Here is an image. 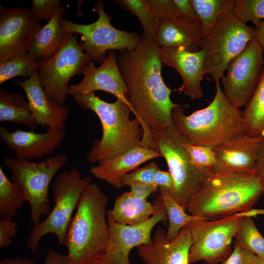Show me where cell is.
I'll list each match as a JSON object with an SVG mask.
<instances>
[{
    "label": "cell",
    "instance_id": "d6986e66",
    "mask_svg": "<svg viewBox=\"0 0 264 264\" xmlns=\"http://www.w3.org/2000/svg\"><path fill=\"white\" fill-rule=\"evenodd\" d=\"M64 137V132L48 128L45 132L37 133L33 130L9 131L5 126H0V141L14 152L16 158L21 159L42 158L52 153Z\"/></svg>",
    "mask_w": 264,
    "mask_h": 264
},
{
    "label": "cell",
    "instance_id": "d590c367",
    "mask_svg": "<svg viewBox=\"0 0 264 264\" xmlns=\"http://www.w3.org/2000/svg\"><path fill=\"white\" fill-rule=\"evenodd\" d=\"M158 170V165L154 162H151L125 175L122 179V185L130 186L134 183L154 184V178Z\"/></svg>",
    "mask_w": 264,
    "mask_h": 264
},
{
    "label": "cell",
    "instance_id": "7bdbcfd3",
    "mask_svg": "<svg viewBox=\"0 0 264 264\" xmlns=\"http://www.w3.org/2000/svg\"><path fill=\"white\" fill-rule=\"evenodd\" d=\"M154 183L158 187H162L172 193L174 190V182L169 172L158 170L154 178Z\"/></svg>",
    "mask_w": 264,
    "mask_h": 264
},
{
    "label": "cell",
    "instance_id": "6da1fadb",
    "mask_svg": "<svg viewBox=\"0 0 264 264\" xmlns=\"http://www.w3.org/2000/svg\"><path fill=\"white\" fill-rule=\"evenodd\" d=\"M117 60L132 112L143 131L142 146L153 149L151 131L174 129L171 112L179 105L171 100L172 90L162 77L158 47L152 37L143 34L134 49L119 51Z\"/></svg>",
    "mask_w": 264,
    "mask_h": 264
},
{
    "label": "cell",
    "instance_id": "52a82bcc",
    "mask_svg": "<svg viewBox=\"0 0 264 264\" xmlns=\"http://www.w3.org/2000/svg\"><path fill=\"white\" fill-rule=\"evenodd\" d=\"M256 28L239 20L232 9L219 17L212 29L203 35L200 48L206 51L203 68L215 81L220 80L230 62L256 36Z\"/></svg>",
    "mask_w": 264,
    "mask_h": 264
},
{
    "label": "cell",
    "instance_id": "4dcf8cb0",
    "mask_svg": "<svg viewBox=\"0 0 264 264\" xmlns=\"http://www.w3.org/2000/svg\"><path fill=\"white\" fill-rule=\"evenodd\" d=\"M39 68V61L28 52L19 54L0 63V84L16 76L30 78L38 73Z\"/></svg>",
    "mask_w": 264,
    "mask_h": 264
},
{
    "label": "cell",
    "instance_id": "83f0119b",
    "mask_svg": "<svg viewBox=\"0 0 264 264\" xmlns=\"http://www.w3.org/2000/svg\"><path fill=\"white\" fill-rule=\"evenodd\" d=\"M158 191L168 216L169 224L166 233L168 241H171L175 239L183 227L194 222L204 220L187 214L185 211V209L177 203L168 190L158 187Z\"/></svg>",
    "mask_w": 264,
    "mask_h": 264
},
{
    "label": "cell",
    "instance_id": "836d02e7",
    "mask_svg": "<svg viewBox=\"0 0 264 264\" xmlns=\"http://www.w3.org/2000/svg\"><path fill=\"white\" fill-rule=\"evenodd\" d=\"M232 11L242 22H251L256 28L264 20V0H234Z\"/></svg>",
    "mask_w": 264,
    "mask_h": 264
},
{
    "label": "cell",
    "instance_id": "277c9868",
    "mask_svg": "<svg viewBox=\"0 0 264 264\" xmlns=\"http://www.w3.org/2000/svg\"><path fill=\"white\" fill-rule=\"evenodd\" d=\"M215 83V95L205 108L188 115L184 114V105L173 109L172 121L182 141L214 148L243 133L242 111L226 98L220 80Z\"/></svg>",
    "mask_w": 264,
    "mask_h": 264
},
{
    "label": "cell",
    "instance_id": "d4e9b609",
    "mask_svg": "<svg viewBox=\"0 0 264 264\" xmlns=\"http://www.w3.org/2000/svg\"><path fill=\"white\" fill-rule=\"evenodd\" d=\"M155 210L154 205L147 199H141L126 192L118 196L112 209L107 211V217L122 224L133 225L149 220Z\"/></svg>",
    "mask_w": 264,
    "mask_h": 264
},
{
    "label": "cell",
    "instance_id": "ffe728a7",
    "mask_svg": "<svg viewBox=\"0 0 264 264\" xmlns=\"http://www.w3.org/2000/svg\"><path fill=\"white\" fill-rule=\"evenodd\" d=\"M166 231L158 226L153 242L136 247L138 255L145 264H190L189 253L192 238L188 225L180 230L178 236L169 241Z\"/></svg>",
    "mask_w": 264,
    "mask_h": 264
},
{
    "label": "cell",
    "instance_id": "7dc6e473",
    "mask_svg": "<svg viewBox=\"0 0 264 264\" xmlns=\"http://www.w3.org/2000/svg\"><path fill=\"white\" fill-rule=\"evenodd\" d=\"M256 33L255 39L264 48V20L262 21L256 28Z\"/></svg>",
    "mask_w": 264,
    "mask_h": 264
},
{
    "label": "cell",
    "instance_id": "e575fe53",
    "mask_svg": "<svg viewBox=\"0 0 264 264\" xmlns=\"http://www.w3.org/2000/svg\"><path fill=\"white\" fill-rule=\"evenodd\" d=\"M116 2L135 14L142 24L143 34L152 37L154 40L156 22L146 0H122Z\"/></svg>",
    "mask_w": 264,
    "mask_h": 264
},
{
    "label": "cell",
    "instance_id": "5bb4252c",
    "mask_svg": "<svg viewBox=\"0 0 264 264\" xmlns=\"http://www.w3.org/2000/svg\"><path fill=\"white\" fill-rule=\"evenodd\" d=\"M264 48L254 39L229 63L221 78L223 93L240 109L247 104L260 80L264 67Z\"/></svg>",
    "mask_w": 264,
    "mask_h": 264
},
{
    "label": "cell",
    "instance_id": "44dd1931",
    "mask_svg": "<svg viewBox=\"0 0 264 264\" xmlns=\"http://www.w3.org/2000/svg\"><path fill=\"white\" fill-rule=\"evenodd\" d=\"M15 82L25 92L29 109L37 125L46 126L65 133L68 109L64 105H58L47 98L40 85L37 73L23 81L15 80Z\"/></svg>",
    "mask_w": 264,
    "mask_h": 264
},
{
    "label": "cell",
    "instance_id": "bcb514c9",
    "mask_svg": "<svg viewBox=\"0 0 264 264\" xmlns=\"http://www.w3.org/2000/svg\"><path fill=\"white\" fill-rule=\"evenodd\" d=\"M0 264H35V263L30 259L16 257L3 259L0 261Z\"/></svg>",
    "mask_w": 264,
    "mask_h": 264
},
{
    "label": "cell",
    "instance_id": "ab89813d",
    "mask_svg": "<svg viewBox=\"0 0 264 264\" xmlns=\"http://www.w3.org/2000/svg\"><path fill=\"white\" fill-rule=\"evenodd\" d=\"M17 233V224L11 219L0 220V249L10 245Z\"/></svg>",
    "mask_w": 264,
    "mask_h": 264
},
{
    "label": "cell",
    "instance_id": "ee69618b",
    "mask_svg": "<svg viewBox=\"0 0 264 264\" xmlns=\"http://www.w3.org/2000/svg\"><path fill=\"white\" fill-rule=\"evenodd\" d=\"M44 264H70L67 255H62L54 249H48L46 253Z\"/></svg>",
    "mask_w": 264,
    "mask_h": 264
},
{
    "label": "cell",
    "instance_id": "603a6c76",
    "mask_svg": "<svg viewBox=\"0 0 264 264\" xmlns=\"http://www.w3.org/2000/svg\"><path fill=\"white\" fill-rule=\"evenodd\" d=\"M160 156L161 155L157 150L139 146L113 158L98 162L90 168L89 172L95 177L119 189L123 187L122 179L125 175L143 163Z\"/></svg>",
    "mask_w": 264,
    "mask_h": 264
},
{
    "label": "cell",
    "instance_id": "e0dca14e",
    "mask_svg": "<svg viewBox=\"0 0 264 264\" xmlns=\"http://www.w3.org/2000/svg\"><path fill=\"white\" fill-rule=\"evenodd\" d=\"M158 54L162 65L174 68L182 78V85L175 90L192 99L203 96L201 82L206 74L203 68L205 49L191 52L180 47H158Z\"/></svg>",
    "mask_w": 264,
    "mask_h": 264
},
{
    "label": "cell",
    "instance_id": "f546056e",
    "mask_svg": "<svg viewBox=\"0 0 264 264\" xmlns=\"http://www.w3.org/2000/svg\"><path fill=\"white\" fill-rule=\"evenodd\" d=\"M200 22L203 35L213 27L220 16L232 9L234 0H190Z\"/></svg>",
    "mask_w": 264,
    "mask_h": 264
},
{
    "label": "cell",
    "instance_id": "60d3db41",
    "mask_svg": "<svg viewBox=\"0 0 264 264\" xmlns=\"http://www.w3.org/2000/svg\"><path fill=\"white\" fill-rule=\"evenodd\" d=\"M130 187V194L135 198L141 199H147L152 193L159 192L158 187L155 184L134 183L131 185Z\"/></svg>",
    "mask_w": 264,
    "mask_h": 264
},
{
    "label": "cell",
    "instance_id": "1f68e13d",
    "mask_svg": "<svg viewBox=\"0 0 264 264\" xmlns=\"http://www.w3.org/2000/svg\"><path fill=\"white\" fill-rule=\"evenodd\" d=\"M235 238L236 243L256 256L264 259V237L257 228L251 217H243Z\"/></svg>",
    "mask_w": 264,
    "mask_h": 264
},
{
    "label": "cell",
    "instance_id": "7a4b0ae2",
    "mask_svg": "<svg viewBox=\"0 0 264 264\" xmlns=\"http://www.w3.org/2000/svg\"><path fill=\"white\" fill-rule=\"evenodd\" d=\"M264 193L255 171L206 176L190 199L187 210L204 220L248 211Z\"/></svg>",
    "mask_w": 264,
    "mask_h": 264
},
{
    "label": "cell",
    "instance_id": "74e56055",
    "mask_svg": "<svg viewBox=\"0 0 264 264\" xmlns=\"http://www.w3.org/2000/svg\"><path fill=\"white\" fill-rule=\"evenodd\" d=\"M60 2L59 0H33L30 10L31 14L37 22L44 19L48 22L53 17Z\"/></svg>",
    "mask_w": 264,
    "mask_h": 264
},
{
    "label": "cell",
    "instance_id": "f1b7e54d",
    "mask_svg": "<svg viewBox=\"0 0 264 264\" xmlns=\"http://www.w3.org/2000/svg\"><path fill=\"white\" fill-rule=\"evenodd\" d=\"M26 201L24 192L17 183L11 182L0 167V220L11 219Z\"/></svg>",
    "mask_w": 264,
    "mask_h": 264
},
{
    "label": "cell",
    "instance_id": "7402d4cb",
    "mask_svg": "<svg viewBox=\"0 0 264 264\" xmlns=\"http://www.w3.org/2000/svg\"><path fill=\"white\" fill-rule=\"evenodd\" d=\"M203 35L200 21L180 15L156 22L154 41L160 47H180L191 52L200 48Z\"/></svg>",
    "mask_w": 264,
    "mask_h": 264
},
{
    "label": "cell",
    "instance_id": "b9f144b4",
    "mask_svg": "<svg viewBox=\"0 0 264 264\" xmlns=\"http://www.w3.org/2000/svg\"><path fill=\"white\" fill-rule=\"evenodd\" d=\"M179 14L184 18L199 21L190 0H173Z\"/></svg>",
    "mask_w": 264,
    "mask_h": 264
},
{
    "label": "cell",
    "instance_id": "484cf974",
    "mask_svg": "<svg viewBox=\"0 0 264 264\" xmlns=\"http://www.w3.org/2000/svg\"><path fill=\"white\" fill-rule=\"evenodd\" d=\"M0 121L19 124L32 130L38 126L23 94L10 92L5 88L0 89Z\"/></svg>",
    "mask_w": 264,
    "mask_h": 264
},
{
    "label": "cell",
    "instance_id": "4316f807",
    "mask_svg": "<svg viewBox=\"0 0 264 264\" xmlns=\"http://www.w3.org/2000/svg\"><path fill=\"white\" fill-rule=\"evenodd\" d=\"M242 120L244 134L264 137V67L258 85L242 111Z\"/></svg>",
    "mask_w": 264,
    "mask_h": 264
},
{
    "label": "cell",
    "instance_id": "8992f818",
    "mask_svg": "<svg viewBox=\"0 0 264 264\" xmlns=\"http://www.w3.org/2000/svg\"><path fill=\"white\" fill-rule=\"evenodd\" d=\"M90 183L91 177H83L81 171L75 167L57 176L52 185L54 206L44 220L34 224L26 242L32 252L37 253L39 241L48 234L56 235L59 244L65 246L73 213Z\"/></svg>",
    "mask_w": 264,
    "mask_h": 264
},
{
    "label": "cell",
    "instance_id": "c3c4849f",
    "mask_svg": "<svg viewBox=\"0 0 264 264\" xmlns=\"http://www.w3.org/2000/svg\"><path fill=\"white\" fill-rule=\"evenodd\" d=\"M251 264H264V259L256 256Z\"/></svg>",
    "mask_w": 264,
    "mask_h": 264
},
{
    "label": "cell",
    "instance_id": "4fadbf2b",
    "mask_svg": "<svg viewBox=\"0 0 264 264\" xmlns=\"http://www.w3.org/2000/svg\"><path fill=\"white\" fill-rule=\"evenodd\" d=\"M153 204L155 210L147 221L136 225L118 223L107 218L109 238L106 248L94 264H131L130 251L142 244L153 242L152 231L159 222L166 224L168 216L162 197L159 193L155 196Z\"/></svg>",
    "mask_w": 264,
    "mask_h": 264
},
{
    "label": "cell",
    "instance_id": "f35d334b",
    "mask_svg": "<svg viewBox=\"0 0 264 264\" xmlns=\"http://www.w3.org/2000/svg\"><path fill=\"white\" fill-rule=\"evenodd\" d=\"M256 256L236 243L229 256L220 264H251Z\"/></svg>",
    "mask_w": 264,
    "mask_h": 264
},
{
    "label": "cell",
    "instance_id": "ac0fdd59",
    "mask_svg": "<svg viewBox=\"0 0 264 264\" xmlns=\"http://www.w3.org/2000/svg\"><path fill=\"white\" fill-rule=\"evenodd\" d=\"M261 138L243 133L214 147L213 173L226 174L255 171Z\"/></svg>",
    "mask_w": 264,
    "mask_h": 264
},
{
    "label": "cell",
    "instance_id": "3957f363",
    "mask_svg": "<svg viewBox=\"0 0 264 264\" xmlns=\"http://www.w3.org/2000/svg\"><path fill=\"white\" fill-rule=\"evenodd\" d=\"M71 95L80 107L93 111L102 125V137L93 141L87 155L90 162L109 160L142 146L143 131L140 122L135 117L130 119L132 109L125 102L117 99L113 103L107 102L94 93Z\"/></svg>",
    "mask_w": 264,
    "mask_h": 264
},
{
    "label": "cell",
    "instance_id": "5b68a950",
    "mask_svg": "<svg viewBox=\"0 0 264 264\" xmlns=\"http://www.w3.org/2000/svg\"><path fill=\"white\" fill-rule=\"evenodd\" d=\"M108 201V196L95 183H90L84 190L65 245L70 264H94L104 252L109 238Z\"/></svg>",
    "mask_w": 264,
    "mask_h": 264
},
{
    "label": "cell",
    "instance_id": "8d00e7d4",
    "mask_svg": "<svg viewBox=\"0 0 264 264\" xmlns=\"http://www.w3.org/2000/svg\"><path fill=\"white\" fill-rule=\"evenodd\" d=\"M146 1L155 22L179 15L173 0H146Z\"/></svg>",
    "mask_w": 264,
    "mask_h": 264
},
{
    "label": "cell",
    "instance_id": "7c38bea8",
    "mask_svg": "<svg viewBox=\"0 0 264 264\" xmlns=\"http://www.w3.org/2000/svg\"><path fill=\"white\" fill-rule=\"evenodd\" d=\"M153 149L167 164L174 182L172 196L184 209L207 175L193 167L181 140L175 129L152 130Z\"/></svg>",
    "mask_w": 264,
    "mask_h": 264
},
{
    "label": "cell",
    "instance_id": "9c48e42d",
    "mask_svg": "<svg viewBox=\"0 0 264 264\" xmlns=\"http://www.w3.org/2000/svg\"><path fill=\"white\" fill-rule=\"evenodd\" d=\"M264 214V210L253 209L212 220H200L188 225L192 238L190 263L203 261L220 264L232 252L231 243L242 219Z\"/></svg>",
    "mask_w": 264,
    "mask_h": 264
},
{
    "label": "cell",
    "instance_id": "8fae6325",
    "mask_svg": "<svg viewBox=\"0 0 264 264\" xmlns=\"http://www.w3.org/2000/svg\"><path fill=\"white\" fill-rule=\"evenodd\" d=\"M93 10L98 15L93 23L81 24L65 19L63 22L66 32L82 35L80 45L92 62L102 63L107 50H131L138 44V34L118 29L111 24V18L105 12L101 0L97 1Z\"/></svg>",
    "mask_w": 264,
    "mask_h": 264
},
{
    "label": "cell",
    "instance_id": "f6af8a7d",
    "mask_svg": "<svg viewBox=\"0 0 264 264\" xmlns=\"http://www.w3.org/2000/svg\"><path fill=\"white\" fill-rule=\"evenodd\" d=\"M255 171L259 176L264 187V137L260 142Z\"/></svg>",
    "mask_w": 264,
    "mask_h": 264
},
{
    "label": "cell",
    "instance_id": "9a60e30c",
    "mask_svg": "<svg viewBox=\"0 0 264 264\" xmlns=\"http://www.w3.org/2000/svg\"><path fill=\"white\" fill-rule=\"evenodd\" d=\"M41 28L28 8L0 5V63L28 52Z\"/></svg>",
    "mask_w": 264,
    "mask_h": 264
},
{
    "label": "cell",
    "instance_id": "ba28073f",
    "mask_svg": "<svg viewBox=\"0 0 264 264\" xmlns=\"http://www.w3.org/2000/svg\"><path fill=\"white\" fill-rule=\"evenodd\" d=\"M67 156L60 154L40 162H33L13 157H6L4 164L11 173L12 182L23 190L31 209L30 220L34 224L40 222L42 216L51 212L48 189L57 172L66 163Z\"/></svg>",
    "mask_w": 264,
    "mask_h": 264
},
{
    "label": "cell",
    "instance_id": "d6a6232c",
    "mask_svg": "<svg viewBox=\"0 0 264 264\" xmlns=\"http://www.w3.org/2000/svg\"><path fill=\"white\" fill-rule=\"evenodd\" d=\"M181 144L188 154L189 162L193 167L206 175L213 173L215 165L213 148L190 144L182 140Z\"/></svg>",
    "mask_w": 264,
    "mask_h": 264
},
{
    "label": "cell",
    "instance_id": "30bf717a",
    "mask_svg": "<svg viewBox=\"0 0 264 264\" xmlns=\"http://www.w3.org/2000/svg\"><path fill=\"white\" fill-rule=\"evenodd\" d=\"M77 35L66 32L58 52L51 58L39 61L37 75L40 85L47 98L59 106L64 105L69 94L70 80L82 74L85 66L92 61L82 49Z\"/></svg>",
    "mask_w": 264,
    "mask_h": 264
},
{
    "label": "cell",
    "instance_id": "cb8c5ba5",
    "mask_svg": "<svg viewBox=\"0 0 264 264\" xmlns=\"http://www.w3.org/2000/svg\"><path fill=\"white\" fill-rule=\"evenodd\" d=\"M65 14L60 2L52 19L40 30L31 45L28 53L34 59L47 60L60 49L66 34L63 24Z\"/></svg>",
    "mask_w": 264,
    "mask_h": 264
},
{
    "label": "cell",
    "instance_id": "2e32d148",
    "mask_svg": "<svg viewBox=\"0 0 264 264\" xmlns=\"http://www.w3.org/2000/svg\"><path fill=\"white\" fill-rule=\"evenodd\" d=\"M82 74L83 78L80 83L69 86V94L86 95L95 91L102 90L111 93L117 99L125 102L130 106L128 90L118 67L114 50L109 51L108 56L99 67H96L92 61L89 62L85 66Z\"/></svg>",
    "mask_w": 264,
    "mask_h": 264
}]
</instances>
